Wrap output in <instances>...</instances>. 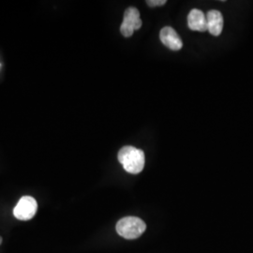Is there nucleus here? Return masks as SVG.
<instances>
[{
	"label": "nucleus",
	"instance_id": "nucleus-5",
	"mask_svg": "<svg viewBox=\"0 0 253 253\" xmlns=\"http://www.w3.org/2000/svg\"><path fill=\"white\" fill-rule=\"evenodd\" d=\"M160 39L164 45L172 51H178L183 47L180 37L172 27H163L160 33Z\"/></svg>",
	"mask_w": 253,
	"mask_h": 253
},
{
	"label": "nucleus",
	"instance_id": "nucleus-3",
	"mask_svg": "<svg viewBox=\"0 0 253 253\" xmlns=\"http://www.w3.org/2000/svg\"><path fill=\"white\" fill-rule=\"evenodd\" d=\"M142 24L139 10L134 7H129L124 13V19L120 27L121 34L126 38L132 36L135 30L141 28Z\"/></svg>",
	"mask_w": 253,
	"mask_h": 253
},
{
	"label": "nucleus",
	"instance_id": "nucleus-6",
	"mask_svg": "<svg viewBox=\"0 0 253 253\" xmlns=\"http://www.w3.org/2000/svg\"><path fill=\"white\" fill-rule=\"evenodd\" d=\"M188 26L191 30L205 32L208 30L207 16L200 9H191L188 15Z\"/></svg>",
	"mask_w": 253,
	"mask_h": 253
},
{
	"label": "nucleus",
	"instance_id": "nucleus-7",
	"mask_svg": "<svg viewBox=\"0 0 253 253\" xmlns=\"http://www.w3.org/2000/svg\"><path fill=\"white\" fill-rule=\"evenodd\" d=\"M208 30L213 36H219L223 29V16L220 11L212 9L207 14Z\"/></svg>",
	"mask_w": 253,
	"mask_h": 253
},
{
	"label": "nucleus",
	"instance_id": "nucleus-1",
	"mask_svg": "<svg viewBox=\"0 0 253 253\" xmlns=\"http://www.w3.org/2000/svg\"><path fill=\"white\" fill-rule=\"evenodd\" d=\"M118 161L126 172L137 174L145 167V153L134 146H124L118 152Z\"/></svg>",
	"mask_w": 253,
	"mask_h": 253
},
{
	"label": "nucleus",
	"instance_id": "nucleus-9",
	"mask_svg": "<svg viewBox=\"0 0 253 253\" xmlns=\"http://www.w3.org/2000/svg\"><path fill=\"white\" fill-rule=\"evenodd\" d=\"M1 242H2V238L0 237V244H1Z\"/></svg>",
	"mask_w": 253,
	"mask_h": 253
},
{
	"label": "nucleus",
	"instance_id": "nucleus-2",
	"mask_svg": "<svg viewBox=\"0 0 253 253\" xmlns=\"http://www.w3.org/2000/svg\"><path fill=\"white\" fill-rule=\"evenodd\" d=\"M118 235L126 239H136L145 233V221L137 217H125L117 223Z\"/></svg>",
	"mask_w": 253,
	"mask_h": 253
},
{
	"label": "nucleus",
	"instance_id": "nucleus-4",
	"mask_svg": "<svg viewBox=\"0 0 253 253\" xmlns=\"http://www.w3.org/2000/svg\"><path fill=\"white\" fill-rule=\"evenodd\" d=\"M38 204L31 196H24L19 200L18 204L13 209V215L20 220H29L36 215Z\"/></svg>",
	"mask_w": 253,
	"mask_h": 253
},
{
	"label": "nucleus",
	"instance_id": "nucleus-8",
	"mask_svg": "<svg viewBox=\"0 0 253 253\" xmlns=\"http://www.w3.org/2000/svg\"><path fill=\"white\" fill-rule=\"evenodd\" d=\"M146 3L149 7H159V6L165 5L166 1L165 0H147Z\"/></svg>",
	"mask_w": 253,
	"mask_h": 253
}]
</instances>
